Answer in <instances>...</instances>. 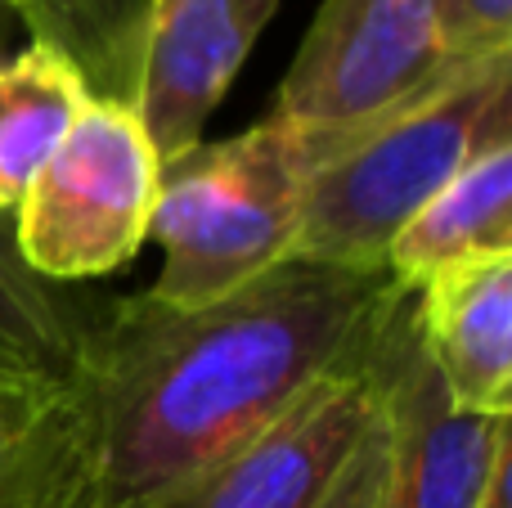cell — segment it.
<instances>
[{
  "mask_svg": "<svg viewBox=\"0 0 512 508\" xmlns=\"http://www.w3.org/2000/svg\"><path fill=\"white\" fill-rule=\"evenodd\" d=\"M409 288L283 261L203 311L126 297L0 459V508H171L315 378L364 351Z\"/></svg>",
  "mask_w": 512,
  "mask_h": 508,
  "instance_id": "cell-1",
  "label": "cell"
},
{
  "mask_svg": "<svg viewBox=\"0 0 512 508\" xmlns=\"http://www.w3.org/2000/svg\"><path fill=\"white\" fill-rule=\"evenodd\" d=\"M504 131H512V50L445 63L418 95L369 122L306 126V194L292 261L387 275V248L409 216L477 144Z\"/></svg>",
  "mask_w": 512,
  "mask_h": 508,
  "instance_id": "cell-2",
  "label": "cell"
},
{
  "mask_svg": "<svg viewBox=\"0 0 512 508\" xmlns=\"http://www.w3.org/2000/svg\"><path fill=\"white\" fill-rule=\"evenodd\" d=\"M306 194V126L283 113L162 167L149 234L162 270L149 297L203 311L292 261Z\"/></svg>",
  "mask_w": 512,
  "mask_h": 508,
  "instance_id": "cell-3",
  "label": "cell"
},
{
  "mask_svg": "<svg viewBox=\"0 0 512 508\" xmlns=\"http://www.w3.org/2000/svg\"><path fill=\"white\" fill-rule=\"evenodd\" d=\"M162 158L131 104L90 99L14 207V252L36 279H95L149 239Z\"/></svg>",
  "mask_w": 512,
  "mask_h": 508,
  "instance_id": "cell-4",
  "label": "cell"
},
{
  "mask_svg": "<svg viewBox=\"0 0 512 508\" xmlns=\"http://www.w3.org/2000/svg\"><path fill=\"white\" fill-rule=\"evenodd\" d=\"M445 63V0H324L274 113L324 131L369 122L418 95Z\"/></svg>",
  "mask_w": 512,
  "mask_h": 508,
  "instance_id": "cell-5",
  "label": "cell"
},
{
  "mask_svg": "<svg viewBox=\"0 0 512 508\" xmlns=\"http://www.w3.org/2000/svg\"><path fill=\"white\" fill-rule=\"evenodd\" d=\"M405 302V297H400ZM396 302V306H400ZM396 315V311H391ZM387 315V324H391ZM288 401L171 508H315L382 410V333Z\"/></svg>",
  "mask_w": 512,
  "mask_h": 508,
  "instance_id": "cell-6",
  "label": "cell"
},
{
  "mask_svg": "<svg viewBox=\"0 0 512 508\" xmlns=\"http://www.w3.org/2000/svg\"><path fill=\"white\" fill-rule=\"evenodd\" d=\"M382 419V508H477L499 455L512 450V414H468L445 396L414 338V293L382 333Z\"/></svg>",
  "mask_w": 512,
  "mask_h": 508,
  "instance_id": "cell-7",
  "label": "cell"
},
{
  "mask_svg": "<svg viewBox=\"0 0 512 508\" xmlns=\"http://www.w3.org/2000/svg\"><path fill=\"white\" fill-rule=\"evenodd\" d=\"M279 0H153L135 113L162 167L203 144V126L234 86Z\"/></svg>",
  "mask_w": 512,
  "mask_h": 508,
  "instance_id": "cell-8",
  "label": "cell"
},
{
  "mask_svg": "<svg viewBox=\"0 0 512 508\" xmlns=\"http://www.w3.org/2000/svg\"><path fill=\"white\" fill-rule=\"evenodd\" d=\"M414 338L468 414H512V252L441 266L414 288Z\"/></svg>",
  "mask_w": 512,
  "mask_h": 508,
  "instance_id": "cell-9",
  "label": "cell"
},
{
  "mask_svg": "<svg viewBox=\"0 0 512 508\" xmlns=\"http://www.w3.org/2000/svg\"><path fill=\"white\" fill-rule=\"evenodd\" d=\"M481 252H512V131L477 144V153L409 216L387 248V279L414 293L441 266Z\"/></svg>",
  "mask_w": 512,
  "mask_h": 508,
  "instance_id": "cell-10",
  "label": "cell"
},
{
  "mask_svg": "<svg viewBox=\"0 0 512 508\" xmlns=\"http://www.w3.org/2000/svg\"><path fill=\"white\" fill-rule=\"evenodd\" d=\"M86 104V81L50 45L32 41L0 59V221L14 216Z\"/></svg>",
  "mask_w": 512,
  "mask_h": 508,
  "instance_id": "cell-11",
  "label": "cell"
},
{
  "mask_svg": "<svg viewBox=\"0 0 512 508\" xmlns=\"http://www.w3.org/2000/svg\"><path fill=\"white\" fill-rule=\"evenodd\" d=\"M81 324L72 311L18 261L14 234L0 221V374L59 378L72 365Z\"/></svg>",
  "mask_w": 512,
  "mask_h": 508,
  "instance_id": "cell-12",
  "label": "cell"
},
{
  "mask_svg": "<svg viewBox=\"0 0 512 508\" xmlns=\"http://www.w3.org/2000/svg\"><path fill=\"white\" fill-rule=\"evenodd\" d=\"M512 50V0H445V54L450 63Z\"/></svg>",
  "mask_w": 512,
  "mask_h": 508,
  "instance_id": "cell-13",
  "label": "cell"
},
{
  "mask_svg": "<svg viewBox=\"0 0 512 508\" xmlns=\"http://www.w3.org/2000/svg\"><path fill=\"white\" fill-rule=\"evenodd\" d=\"M382 482H387V419H382V410H378L373 428L364 432L355 455L346 459V468L337 473L333 491L315 508H382Z\"/></svg>",
  "mask_w": 512,
  "mask_h": 508,
  "instance_id": "cell-14",
  "label": "cell"
},
{
  "mask_svg": "<svg viewBox=\"0 0 512 508\" xmlns=\"http://www.w3.org/2000/svg\"><path fill=\"white\" fill-rule=\"evenodd\" d=\"M54 378H27V374H0V459L9 455V446L18 441V432L27 428V419L36 414L45 387Z\"/></svg>",
  "mask_w": 512,
  "mask_h": 508,
  "instance_id": "cell-15",
  "label": "cell"
},
{
  "mask_svg": "<svg viewBox=\"0 0 512 508\" xmlns=\"http://www.w3.org/2000/svg\"><path fill=\"white\" fill-rule=\"evenodd\" d=\"M508 482H512V450H508V455H499V464H495V473H490L486 495H481V504H477V508H512Z\"/></svg>",
  "mask_w": 512,
  "mask_h": 508,
  "instance_id": "cell-16",
  "label": "cell"
},
{
  "mask_svg": "<svg viewBox=\"0 0 512 508\" xmlns=\"http://www.w3.org/2000/svg\"><path fill=\"white\" fill-rule=\"evenodd\" d=\"M18 9H14V0H0V59H5V54H14L9 50V36L18 32Z\"/></svg>",
  "mask_w": 512,
  "mask_h": 508,
  "instance_id": "cell-17",
  "label": "cell"
}]
</instances>
